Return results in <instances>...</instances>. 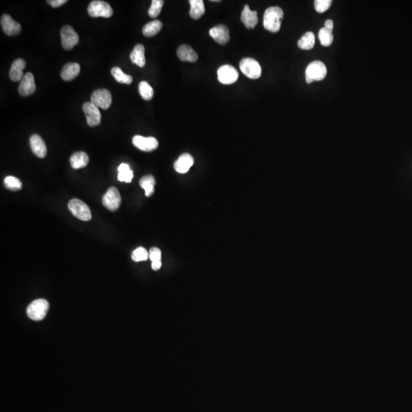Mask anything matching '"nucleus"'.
I'll use <instances>...</instances> for the list:
<instances>
[{"mask_svg":"<svg viewBox=\"0 0 412 412\" xmlns=\"http://www.w3.org/2000/svg\"><path fill=\"white\" fill-rule=\"evenodd\" d=\"M89 156L82 151L75 152L70 158L71 167L76 170L86 167L89 163Z\"/></svg>","mask_w":412,"mask_h":412,"instance_id":"5701e85b","label":"nucleus"},{"mask_svg":"<svg viewBox=\"0 0 412 412\" xmlns=\"http://www.w3.org/2000/svg\"><path fill=\"white\" fill-rule=\"evenodd\" d=\"M89 16L93 18H110L113 15V9L108 2L94 0L89 3L87 9Z\"/></svg>","mask_w":412,"mask_h":412,"instance_id":"39448f33","label":"nucleus"},{"mask_svg":"<svg viewBox=\"0 0 412 412\" xmlns=\"http://www.w3.org/2000/svg\"><path fill=\"white\" fill-rule=\"evenodd\" d=\"M49 303L43 299L33 301L27 308V314L30 319L41 321L44 319L48 313Z\"/></svg>","mask_w":412,"mask_h":412,"instance_id":"7ed1b4c3","label":"nucleus"},{"mask_svg":"<svg viewBox=\"0 0 412 412\" xmlns=\"http://www.w3.org/2000/svg\"><path fill=\"white\" fill-rule=\"evenodd\" d=\"M218 79L222 84L229 85L233 84L238 79L239 74L233 66L226 65L222 66L218 69Z\"/></svg>","mask_w":412,"mask_h":412,"instance_id":"1a4fd4ad","label":"nucleus"},{"mask_svg":"<svg viewBox=\"0 0 412 412\" xmlns=\"http://www.w3.org/2000/svg\"><path fill=\"white\" fill-rule=\"evenodd\" d=\"M177 56L182 61L193 63L198 60V54L189 45H182L177 50Z\"/></svg>","mask_w":412,"mask_h":412,"instance_id":"412c9836","label":"nucleus"},{"mask_svg":"<svg viewBox=\"0 0 412 412\" xmlns=\"http://www.w3.org/2000/svg\"><path fill=\"white\" fill-rule=\"evenodd\" d=\"M144 52H145V48H144V45H141V44L135 45L130 54L131 62L138 67H144L146 64V59H145Z\"/></svg>","mask_w":412,"mask_h":412,"instance_id":"4be33fe9","label":"nucleus"},{"mask_svg":"<svg viewBox=\"0 0 412 412\" xmlns=\"http://www.w3.org/2000/svg\"><path fill=\"white\" fill-rule=\"evenodd\" d=\"M210 36L221 45H226L230 40L229 27L224 25L215 26L209 31Z\"/></svg>","mask_w":412,"mask_h":412,"instance_id":"4468645a","label":"nucleus"},{"mask_svg":"<svg viewBox=\"0 0 412 412\" xmlns=\"http://www.w3.org/2000/svg\"><path fill=\"white\" fill-rule=\"evenodd\" d=\"M111 74L113 76L115 80L120 83H126V84H130L133 81V78L131 76L125 74L122 71V69L118 67H113L111 71Z\"/></svg>","mask_w":412,"mask_h":412,"instance_id":"c85d7f7f","label":"nucleus"},{"mask_svg":"<svg viewBox=\"0 0 412 412\" xmlns=\"http://www.w3.org/2000/svg\"><path fill=\"white\" fill-rule=\"evenodd\" d=\"M163 25L159 20L152 21L143 27L142 32L144 36L153 37L161 30Z\"/></svg>","mask_w":412,"mask_h":412,"instance_id":"a878e982","label":"nucleus"},{"mask_svg":"<svg viewBox=\"0 0 412 412\" xmlns=\"http://www.w3.org/2000/svg\"><path fill=\"white\" fill-rule=\"evenodd\" d=\"M120 193L116 187H110L103 197V204L109 211H115L121 205Z\"/></svg>","mask_w":412,"mask_h":412,"instance_id":"9d476101","label":"nucleus"},{"mask_svg":"<svg viewBox=\"0 0 412 412\" xmlns=\"http://www.w3.org/2000/svg\"><path fill=\"white\" fill-rule=\"evenodd\" d=\"M26 60L22 58L16 59L12 62L9 71V77L13 82H19L24 77L23 70L26 68Z\"/></svg>","mask_w":412,"mask_h":412,"instance_id":"a211bd4d","label":"nucleus"},{"mask_svg":"<svg viewBox=\"0 0 412 412\" xmlns=\"http://www.w3.org/2000/svg\"><path fill=\"white\" fill-rule=\"evenodd\" d=\"M332 3V0H316L314 2L315 10L319 13H323L329 9Z\"/></svg>","mask_w":412,"mask_h":412,"instance_id":"f704fd0d","label":"nucleus"},{"mask_svg":"<svg viewBox=\"0 0 412 412\" xmlns=\"http://www.w3.org/2000/svg\"><path fill=\"white\" fill-rule=\"evenodd\" d=\"M118 170H119L118 180L120 182H126L127 183L131 182L134 175H133V171L130 170L129 164H127V163H122L119 166V168H118Z\"/></svg>","mask_w":412,"mask_h":412,"instance_id":"cd10ccee","label":"nucleus"},{"mask_svg":"<svg viewBox=\"0 0 412 412\" xmlns=\"http://www.w3.org/2000/svg\"><path fill=\"white\" fill-rule=\"evenodd\" d=\"M241 22L247 28H254L258 23V12L252 11L249 5H246L241 12Z\"/></svg>","mask_w":412,"mask_h":412,"instance_id":"6ab92c4d","label":"nucleus"},{"mask_svg":"<svg viewBox=\"0 0 412 412\" xmlns=\"http://www.w3.org/2000/svg\"><path fill=\"white\" fill-rule=\"evenodd\" d=\"M1 26L2 31L9 36L17 35L22 30L21 25L6 14L2 15L1 17Z\"/></svg>","mask_w":412,"mask_h":412,"instance_id":"ddd939ff","label":"nucleus"},{"mask_svg":"<svg viewBox=\"0 0 412 412\" xmlns=\"http://www.w3.org/2000/svg\"><path fill=\"white\" fill-rule=\"evenodd\" d=\"M68 208L73 215L84 222L92 219V213L87 205L78 199H71L68 203Z\"/></svg>","mask_w":412,"mask_h":412,"instance_id":"20e7f679","label":"nucleus"},{"mask_svg":"<svg viewBox=\"0 0 412 412\" xmlns=\"http://www.w3.org/2000/svg\"><path fill=\"white\" fill-rule=\"evenodd\" d=\"M62 47L67 51L71 50L79 43V35L71 26H65L60 31Z\"/></svg>","mask_w":412,"mask_h":412,"instance_id":"0eeeda50","label":"nucleus"},{"mask_svg":"<svg viewBox=\"0 0 412 412\" xmlns=\"http://www.w3.org/2000/svg\"><path fill=\"white\" fill-rule=\"evenodd\" d=\"M325 27H326V28H328V29L331 30V31H333V28H334L333 21H332V20H327L326 22H325Z\"/></svg>","mask_w":412,"mask_h":412,"instance_id":"58836bf2","label":"nucleus"},{"mask_svg":"<svg viewBox=\"0 0 412 412\" xmlns=\"http://www.w3.org/2000/svg\"><path fill=\"white\" fill-rule=\"evenodd\" d=\"M194 164V158L189 154H182L174 163V169L179 174H186Z\"/></svg>","mask_w":412,"mask_h":412,"instance_id":"dca6fc26","label":"nucleus"},{"mask_svg":"<svg viewBox=\"0 0 412 412\" xmlns=\"http://www.w3.org/2000/svg\"><path fill=\"white\" fill-rule=\"evenodd\" d=\"M149 258L152 262L161 261V251L157 247H152L149 251Z\"/></svg>","mask_w":412,"mask_h":412,"instance_id":"c9c22d12","label":"nucleus"},{"mask_svg":"<svg viewBox=\"0 0 412 412\" xmlns=\"http://www.w3.org/2000/svg\"><path fill=\"white\" fill-rule=\"evenodd\" d=\"M132 143L136 148L142 151H147V152L156 149L159 145V143L155 137H145L141 135L134 136L133 137Z\"/></svg>","mask_w":412,"mask_h":412,"instance_id":"f8f14e48","label":"nucleus"},{"mask_svg":"<svg viewBox=\"0 0 412 412\" xmlns=\"http://www.w3.org/2000/svg\"><path fill=\"white\" fill-rule=\"evenodd\" d=\"M80 72V66L77 63H67L64 66L60 73V77L65 81L75 79Z\"/></svg>","mask_w":412,"mask_h":412,"instance_id":"aec40b11","label":"nucleus"},{"mask_svg":"<svg viewBox=\"0 0 412 412\" xmlns=\"http://www.w3.org/2000/svg\"><path fill=\"white\" fill-rule=\"evenodd\" d=\"M139 184L141 188L145 191V196L147 197H150L153 195L154 192V185L156 184V180L153 176H144L140 180Z\"/></svg>","mask_w":412,"mask_h":412,"instance_id":"393cba45","label":"nucleus"},{"mask_svg":"<svg viewBox=\"0 0 412 412\" xmlns=\"http://www.w3.org/2000/svg\"><path fill=\"white\" fill-rule=\"evenodd\" d=\"M189 4H190L189 16L192 19H196V20L200 19L206 12L203 0H190Z\"/></svg>","mask_w":412,"mask_h":412,"instance_id":"b1692460","label":"nucleus"},{"mask_svg":"<svg viewBox=\"0 0 412 412\" xmlns=\"http://www.w3.org/2000/svg\"><path fill=\"white\" fill-rule=\"evenodd\" d=\"M283 11L278 6L268 8L263 16V26L265 29L270 32L276 33L280 31L282 20L283 19Z\"/></svg>","mask_w":412,"mask_h":412,"instance_id":"f257e3e1","label":"nucleus"},{"mask_svg":"<svg viewBox=\"0 0 412 412\" xmlns=\"http://www.w3.org/2000/svg\"><path fill=\"white\" fill-rule=\"evenodd\" d=\"M82 109L86 117V122L91 127L100 125L101 122V112L100 108L93 105L91 102H86L82 105Z\"/></svg>","mask_w":412,"mask_h":412,"instance_id":"9b49d317","label":"nucleus"},{"mask_svg":"<svg viewBox=\"0 0 412 412\" xmlns=\"http://www.w3.org/2000/svg\"><path fill=\"white\" fill-rule=\"evenodd\" d=\"M48 3L53 8H58L67 2V0H48Z\"/></svg>","mask_w":412,"mask_h":412,"instance_id":"e433bc0d","label":"nucleus"},{"mask_svg":"<svg viewBox=\"0 0 412 412\" xmlns=\"http://www.w3.org/2000/svg\"><path fill=\"white\" fill-rule=\"evenodd\" d=\"M163 3H164V2L163 0H153L149 10H148V15H149L150 17L153 18V19L157 17L161 12Z\"/></svg>","mask_w":412,"mask_h":412,"instance_id":"473e14b6","label":"nucleus"},{"mask_svg":"<svg viewBox=\"0 0 412 412\" xmlns=\"http://www.w3.org/2000/svg\"><path fill=\"white\" fill-rule=\"evenodd\" d=\"M30 146L33 153L38 157L44 158L47 154V147L45 141L38 134H33L30 137Z\"/></svg>","mask_w":412,"mask_h":412,"instance_id":"f3484780","label":"nucleus"},{"mask_svg":"<svg viewBox=\"0 0 412 412\" xmlns=\"http://www.w3.org/2000/svg\"><path fill=\"white\" fill-rule=\"evenodd\" d=\"M326 75V66L319 60H315L310 63L306 68V80L307 83H311L313 81L322 80Z\"/></svg>","mask_w":412,"mask_h":412,"instance_id":"f03ea898","label":"nucleus"},{"mask_svg":"<svg viewBox=\"0 0 412 412\" xmlns=\"http://www.w3.org/2000/svg\"><path fill=\"white\" fill-rule=\"evenodd\" d=\"M4 185L6 189L12 191L20 190L23 188V183L17 177L9 176L4 180Z\"/></svg>","mask_w":412,"mask_h":412,"instance_id":"2f4dec72","label":"nucleus"},{"mask_svg":"<svg viewBox=\"0 0 412 412\" xmlns=\"http://www.w3.org/2000/svg\"><path fill=\"white\" fill-rule=\"evenodd\" d=\"M318 38L321 45L325 47L330 46L333 42V32L326 27H322L318 33Z\"/></svg>","mask_w":412,"mask_h":412,"instance_id":"c756f323","label":"nucleus"},{"mask_svg":"<svg viewBox=\"0 0 412 412\" xmlns=\"http://www.w3.org/2000/svg\"><path fill=\"white\" fill-rule=\"evenodd\" d=\"M315 43V36L312 32H307L299 40L298 46L302 50H311Z\"/></svg>","mask_w":412,"mask_h":412,"instance_id":"bb28decb","label":"nucleus"},{"mask_svg":"<svg viewBox=\"0 0 412 412\" xmlns=\"http://www.w3.org/2000/svg\"><path fill=\"white\" fill-rule=\"evenodd\" d=\"M240 69L241 72L250 79H258L262 74L260 64L256 60L250 57L240 60Z\"/></svg>","mask_w":412,"mask_h":412,"instance_id":"423d86ee","label":"nucleus"},{"mask_svg":"<svg viewBox=\"0 0 412 412\" xmlns=\"http://www.w3.org/2000/svg\"><path fill=\"white\" fill-rule=\"evenodd\" d=\"M161 261H156V262H152V264H151V266H152V269L155 271L156 270H159L161 267Z\"/></svg>","mask_w":412,"mask_h":412,"instance_id":"4c0bfd02","label":"nucleus"},{"mask_svg":"<svg viewBox=\"0 0 412 412\" xmlns=\"http://www.w3.org/2000/svg\"><path fill=\"white\" fill-rule=\"evenodd\" d=\"M131 258L134 262L145 261L149 258V252L144 247H137L131 254Z\"/></svg>","mask_w":412,"mask_h":412,"instance_id":"72a5a7b5","label":"nucleus"},{"mask_svg":"<svg viewBox=\"0 0 412 412\" xmlns=\"http://www.w3.org/2000/svg\"><path fill=\"white\" fill-rule=\"evenodd\" d=\"M138 90H139L140 95L144 100L149 101L153 98V88L151 87L149 83L146 81H142V82H140Z\"/></svg>","mask_w":412,"mask_h":412,"instance_id":"7c9ffc66","label":"nucleus"},{"mask_svg":"<svg viewBox=\"0 0 412 412\" xmlns=\"http://www.w3.org/2000/svg\"><path fill=\"white\" fill-rule=\"evenodd\" d=\"M91 103L97 108L108 109L112 105V95L106 89H96L91 96Z\"/></svg>","mask_w":412,"mask_h":412,"instance_id":"6e6552de","label":"nucleus"},{"mask_svg":"<svg viewBox=\"0 0 412 412\" xmlns=\"http://www.w3.org/2000/svg\"><path fill=\"white\" fill-rule=\"evenodd\" d=\"M35 90L36 85L34 82V75L31 73H27L19 84V94L23 96H28L34 93Z\"/></svg>","mask_w":412,"mask_h":412,"instance_id":"2eb2a0df","label":"nucleus"}]
</instances>
